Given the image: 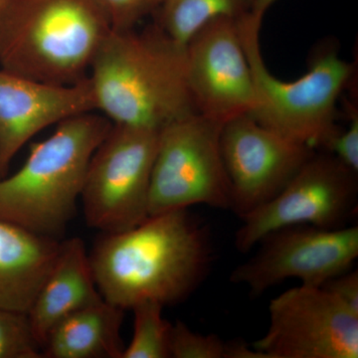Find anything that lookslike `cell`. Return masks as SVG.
Returning a JSON list of instances; mask_svg holds the SVG:
<instances>
[{
    "label": "cell",
    "instance_id": "7402d4cb",
    "mask_svg": "<svg viewBox=\"0 0 358 358\" xmlns=\"http://www.w3.org/2000/svg\"><path fill=\"white\" fill-rule=\"evenodd\" d=\"M350 124L345 131L338 129L327 143V152L334 155L346 167L358 173V110L353 103H348Z\"/></svg>",
    "mask_w": 358,
    "mask_h": 358
},
{
    "label": "cell",
    "instance_id": "7a4b0ae2",
    "mask_svg": "<svg viewBox=\"0 0 358 358\" xmlns=\"http://www.w3.org/2000/svg\"><path fill=\"white\" fill-rule=\"evenodd\" d=\"M89 78L96 110L114 124L157 129L196 112L187 82L185 46L157 23L112 29Z\"/></svg>",
    "mask_w": 358,
    "mask_h": 358
},
{
    "label": "cell",
    "instance_id": "ffe728a7",
    "mask_svg": "<svg viewBox=\"0 0 358 358\" xmlns=\"http://www.w3.org/2000/svg\"><path fill=\"white\" fill-rule=\"evenodd\" d=\"M226 341L215 334H201L181 320L171 324L169 358H224Z\"/></svg>",
    "mask_w": 358,
    "mask_h": 358
},
{
    "label": "cell",
    "instance_id": "6da1fadb",
    "mask_svg": "<svg viewBox=\"0 0 358 358\" xmlns=\"http://www.w3.org/2000/svg\"><path fill=\"white\" fill-rule=\"evenodd\" d=\"M89 258L108 303L124 310L143 301L166 307L203 282L211 267L210 236L188 209H178L122 232L101 233Z\"/></svg>",
    "mask_w": 358,
    "mask_h": 358
},
{
    "label": "cell",
    "instance_id": "9a60e30c",
    "mask_svg": "<svg viewBox=\"0 0 358 358\" xmlns=\"http://www.w3.org/2000/svg\"><path fill=\"white\" fill-rule=\"evenodd\" d=\"M60 243L0 220V308L28 313Z\"/></svg>",
    "mask_w": 358,
    "mask_h": 358
},
{
    "label": "cell",
    "instance_id": "5b68a950",
    "mask_svg": "<svg viewBox=\"0 0 358 358\" xmlns=\"http://www.w3.org/2000/svg\"><path fill=\"white\" fill-rule=\"evenodd\" d=\"M262 20L252 11L238 20L255 86V107L249 115L289 140L313 150L324 148L338 133L336 106L352 82L353 66L329 49L313 59L303 76L289 82L278 79L261 53Z\"/></svg>",
    "mask_w": 358,
    "mask_h": 358
},
{
    "label": "cell",
    "instance_id": "44dd1931",
    "mask_svg": "<svg viewBox=\"0 0 358 358\" xmlns=\"http://www.w3.org/2000/svg\"><path fill=\"white\" fill-rule=\"evenodd\" d=\"M162 0H99L113 29L136 27L148 15H154Z\"/></svg>",
    "mask_w": 358,
    "mask_h": 358
},
{
    "label": "cell",
    "instance_id": "8fae6325",
    "mask_svg": "<svg viewBox=\"0 0 358 358\" xmlns=\"http://www.w3.org/2000/svg\"><path fill=\"white\" fill-rule=\"evenodd\" d=\"M220 147L232 194L231 210L239 217L274 199L315 152L249 115L223 124Z\"/></svg>",
    "mask_w": 358,
    "mask_h": 358
},
{
    "label": "cell",
    "instance_id": "5bb4252c",
    "mask_svg": "<svg viewBox=\"0 0 358 358\" xmlns=\"http://www.w3.org/2000/svg\"><path fill=\"white\" fill-rule=\"evenodd\" d=\"M102 300L83 240H61L55 262L28 310L42 348L59 322Z\"/></svg>",
    "mask_w": 358,
    "mask_h": 358
},
{
    "label": "cell",
    "instance_id": "3957f363",
    "mask_svg": "<svg viewBox=\"0 0 358 358\" xmlns=\"http://www.w3.org/2000/svg\"><path fill=\"white\" fill-rule=\"evenodd\" d=\"M57 124L31 145L17 173L0 179V220L61 240L76 213L92 155L113 122L88 112Z\"/></svg>",
    "mask_w": 358,
    "mask_h": 358
},
{
    "label": "cell",
    "instance_id": "277c9868",
    "mask_svg": "<svg viewBox=\"0 0 358 358\" xmlns=\"http://www.w3.org/2000/svg\"><path fill=\"white\" fill-rule=\"evenodd\" d=\"M112 29L99 0H13L0 15V65L42 83L78 84Z\"/></svg>",
    "mask_w": 358,
    "mask_h": 358
},
{
    "label": "cell",
    "instance_id": "30bf717a",
    "mask_svg": "<svg viewBox=\"0 0 358 358\" xmlns=\"http://www.w3.org/2000/svg\"><path fill=\"white\" fill-rule=\"evenodd\" d=\"M270 326L254 348L264 358H357L358 315L322 287L300 285L268 305Z\"/></svg>",
    "mask_w": 358,
    "mask_h": 358
},
{
    "label": "cell",
    "instance_id": "2e32d148",
    "mask_svg": "<svg viewBox=\"0 0 358 358\" xmlns=\"http://www.w3.org/2000/svg\"><path fill=\"white\" fill-rule=\"evenodd\" d=\"M124 312L102 300L72 313L47 336L43 357L122 358Z\"/></svg>",
    "mask_w": 358,
    "mask_h": 358
},
{
    "label": "cell",
    "instance_id": "52a82bcc",
    "mask_svg": "<svg viewBox=\"0 0 358 358\" xmlns=\"http://www.w3.org/2000/svg\"><path fill=\"white\" fill-rule=\"evenodd\" d=\"M157 129L114 124L90 160L81 200L89 227L131 229L148 217Z\"/></svg>",
    "mask_w": 358,
    "mask_h": 358
},
{
    "label": "cell",
    "instance_id": "4fadbf2b",
    "mask_svg": "<svg viewBox=\"0 0 358 358\" xmlns=\"http://www.w3.org/2000/svg\"><path fill=\"white\" fill-rule=\"evenodd\" d=\"M96 110L89 76L60 86L0 71V179L28 141L52 124Z\"/></svg>",
    "mask_w": 358,
    "mask_h": 358
},
{
    "label": "cell",
    "instance_id": "d4e9b609",
    "mask_svg": "<svg viewBox=\"0 0 358 358\" xmlns=\"http://www.w3.org/2000/svg\"><path fill=\"white\" fill-rule=\"evenodd\" d=\"M275 1H277V0H255V1H254L252 13L258 14V15L260 16H264V14L268 10V7L272 6L273 3H275Z\"/></svg>",
    "mask_w": 358,
    "mask_h": 358
},
{
    "label": "cell",
    "instance_id": "603a6c76",
    "mask_svg": "<svg viewBox=\"0 0 358 358\" xmlns=\"http://www.w3.org/2000/svg\"><path fill=\"white\" fill-rule=\"evenodd\" d=\"M333 294L345 307L358 315V271H346L336 275L322 286Z\"/></svg>",
    "mask_w": 358,
    "mask_h": 358
},
{
    "label": "cell",
    "instance_id": "ba28073f",
    "mask_svg": "<svg viewBox=\"0 0 358 358\" xmlns=\"http://www.w3.org/2000/svg\"><path fill=\"white\" fill-rule=\"evenodd\" d=\"M357 173L329 152H315L279 194L240 217L235 247L248 253L271 232L289 226L345 227L357 215Z\"/></svg>",
    "mask_w": 358,
    "mask_h": 358
},
{
    "label": "cell",
    "instance_id": "d6986e66",
    "mask_svg": "<svg viewBox=\"0 0 358 358\" xmlns=\"http://www.w3.org/2000/svg\"><path fill=\"white\" fill-rule=\"evenodd\" d=\"M43 348L28 313L0 308V358H41Z\"/></svg>",
    "mask_w": 358,
    "mask_h": 358
},
{
    "label": "cell",
    "instance_id": "8992f818",
    "mask_svg": "<svg viewBox=\"0 0 358 358\" xmlns=\"http://www.w3.org/2000/svg\"><path fill=\"white\" fill-rule=\"evenodd\" d=\"M222 124L199 114L159 129L148 216L207 205L231 210L232 194L221 154Z\"/></svg>",
    "mask_w": 358,
    "mask_h": 358
},
{
    "label": "cell",
    "instance_id": "cb8c5ba5",
    "mask_svg": "<svg viewBox=\"0 0 358 358\" xmlns=\"http://www.w3.org/2000/svg\"><path fill=\"white\" fill-rule=\"evenodd\" d=\"M224 358H264L258 350L249 348L241 341H226Z\"/></svg>",
    "mask_w": 358,
    "mask_h": 358
},
{
    "label": "cell",
    "instance_id": "e0dca14e",
    "mask_svg": "<svg viewBox=\"0 0 358 358\" xmlns=\"http://www.w3.org/2000/svg\"><path fill=\"white\" fill-rule=\"evenodd\" d=\"M255 0H162L155 23L178 43L186 46L207 23L217 18H241Z\"/></svg>",
    "mask_w": 358,
    "mask_h": 358
},
{
    "label": "cell",
    "instance_id": "484cf974",
    "mask_svg": "<svg viewBox=\"0 0 358 358\" xmlns=\"http://www.w3.org/2000/svg\"><path fill=\"white\" fill-rule=\"evenodd\" d=\"M13 0H0V15L6 11L7 7L10 6Z\"/></svg>",
    "mask_w": 358,
    "mask_h": 358
},
{
    "label": "cell",
    "instance_id": "9c48e42d",
    "mask_svg": "<svg viewBox=\"0 0 358 358\" xmlns=\"http://www.w3.org/2000/svg\"><path fill=\"white\" fill-rule=\"evenodd\" d=\"M249 260L231 273L233 284L244 285L254 296L289 279L322 287L352 268L358 258V227L322 229L294 225L263 238Z\"/></svg>",
    "mask_w": 358,
    "mask_h": 358
},
{
    "label": "cell",
    "instance_id": "ac0fdd59",
    "mask_svg": "<svg viewBox=\"0 0 358 358\" xmlns=\"http://www.w3.org/2000/svg\"><path fill=\"white\" fill-rule=\"evenodd\" d=\"M164 306L143 301L134 306V334L122 358H169L171 322L162 315Z\"/></svg>",
    "mask_w": 358,
    "mask_h": 358
},
{
    "label": "cell",
    "instance_id": "7c38bea8",
    "mask_svg": "<svg viewBox=\"0 0 358 358\" xmlns=\"http://www.w3.org/2000/svg\"><path fill=\"white\" fill-rule=\"evenodd\" d=\"M238 20H212L185 46L188 87L195 109L222 126L251 114L256 103Z\"/></svg>",
    "mask_w": 358,
    "mask_h": 358
}]
</instances>
